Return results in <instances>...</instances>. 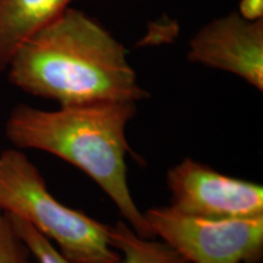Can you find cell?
<instances>
[{
	"instance_id": "6da1fadb",
	"label": "cell",
	"mask_w": 263,
	"mask_h": 263,
	"mask_svg": "<svg viewBox=\"0 0 263 263\" xmlns=\"http://www.w3.org/2000/svg\"><path fill=\"white\" fill-rule=\"evenodd\" d=\"M6 71L18 89L60 106L149 98L122 43L72 6L20 45Z\"/></svg>"
},
{
	"instance_id": "7a4b0ae2",
	"label": "cell",
	"mask_w": 263,
	"mask_h": 263,
	"mask_svg": "<svg viewBox=\"0 0 263 263\" xmlns=\"http://www.w3.org/2000/svg\"><path fill=\"white\" fill-rule=\"evenodd\" d=\"M136 114V103L71 105L54 111L20 104L6 120L5 136L16 149L45 151L73 164L110 197L138 235L154 239L127 182L132 149L126 128Z\"/></svg>"
},
{
	"instance_id": "3957f363",
	"label": "cell",
	"mask_w": 263,
	"mask_h": 263,
	"mask_svg": "<svg viewBox=\"0 0 263 263\" xmlns=\"http://www.w3.org/2000/svg\"><path fill=\"white\" fill-rule=\"evenodd\" d=\"M0 210L29 223L73 263H118L110 227L64 205L49 192L44 177L20 149L0 153Z\"/></svg>"
},
{
	"instance_id": "277c9868",
	"label": "cell",
	"mask_w": 263,
	"mask_h": 263,
	"mask_svg": "<svg viewBox=\"0 0 263 263\" xmlns=\"http://www.w3.org/2000/svg\"><path fill=\"white\" fill-rule=\"evenodd\" d=\"M154 235L179 251L189 263H261L263 216L210 219L184 216L170 206L144 213Z\"/></svg>"
},
{
	"instance_id": "5b68a950",
	"label": "cell",
	"mask_w": 263,
	"mask_h": 263,
	"mask_svg": "<svg viewBox=\"0 0 263 263\" xmlns=\"http://www.w3.org/2000/svg\"><path fill=\"white\" fill-rule=\"evenodd\" d=\"M171 209L194 218H254L263 216V186L217 172L193 159H184L167 172Z\"/></svg>"
},
{
	"instance_id": "8992f818",
	"label": "cell",
	"mask_w": 263,
	"mask_h": 263,
	"mask_svg": "<svg viewBox=\"0 0 263 263\" xmlns=\"http://www.w3.org/2000/svg\"><path fill=\"white\" fill-rule=\"evenodd\" d=\"M188 60L241 78L263 90V20L248 21L233 11L213 18L190 39Z\"/></svg>"
},
{
	"instance_id": "52a82bcc",
	"label": "cell",
	"mask_w": 263,
	"mask_h": 263,
	"mask_svg": "<svg viewBox=\"0 0 263 263\" xmlns=\"http://www.w3.org/2000/svg\"><path fill=\"white\" fill-rule=\"evenodd\" d=\"M77 0H0V72L20 45Z\"/></svg>"
},
{
	"instance_id": "ba28073f",
	"label": "cell",
	"mask_w": 263,
	"mask_h": 263,
	"mask_svg": "<svg viewBox=\"0 0 263 263\" xmlns=\"http://www.w3.org/2000/svg\"><path fill=\"white\" fill-rule=\"evenodd\" d=\"M110 244L120 252L118 263H189L163 240L143 238L124 221L110 227Z\"/></svg>"
},
{
	"instance_id": "9c48e42d",
	"label": "cell",
	"mask_w": 263,
	"mask_h": 263,
	"mask_svg": "<svg viewBox=\"0 0 263 263\" xmlns=\"http://www.w3.org/2000/svg\"><path fill=\"white\" fill-rule=\"evenodd\" d=\"M18 235L24 240L37 263H73L61 255L57 246L38 230L18 217L10 216Z\"/></svg>"
},
{
	"instance_id": "30bf717a",
	"label": "cell",
	"mask_w": 263,
	"mask_h": 263,
	"mask_svg": "<svg viewBox=\"0 0 263 263\" xmlns=\"http://www.w3.org/2000/svg\"><path fill=\"white\" fill-rule=\"evenodd\" d=\"M33 256L9 213L0 210V263H32Z\"/></svg>"
},
{
	"instance_id": "8fae6325",
	"label": "cell",
	"mask_w": 263,
	"mask_h": 263,
	"mask_svg": "<svg viewBox=\"0 0 263 263\" xmlns=\"http://www.w3.org/2000/svg\"><path fill=\"white\" fill-rule=\"evenodd\" d=\"M236 11L248 21H259L263 20V0H240Z\"/></svg>"
}]
</instances>
